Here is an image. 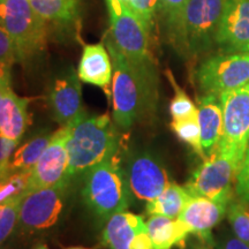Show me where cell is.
Wrapping results in <instances>:
<instances>
[{
    "label": "cell",
    "mask_w": 249,
    "mask_h": 249,
    "mask_svg": "<svg viewBox=\"0 0 249 249\" xmlns=\"http://www.w3.org/2000/svg\"><path fill=\"white\" fill-rule=\"evenodd\" d=\"M133 200L145 202L157 197L171 182L163 160L149 150H127L121 154Z\"/></svg>",
    "instance_id": "30bf717a"
},
{
    "label": "cell",
    "mask_w": 249,
    "mask_h": 249,
    "mask_svg": "<svg viewBox=\"0 0 249 249\" xmlns=\"http://www.w3.org/2000/svg\"><path fill=\"white\" fill-rule=\"evenodd\" d=\"M154 249H172L174 246L185 244L191 232L178 218L152 214L145 222Z\"/></svg>",
    "instance_id": "7402d4cb"
},
{
    "label": "cell",
    "mask_w": 249,
    "mask_h": 249,
    "mask_svg": "<svg viewBox=\"0 0 249 249\" xmlns=\"http://www.w3.org/2000/svg\"><path fill=\"white\" fill-rule=\"evenodd\" d=\"M0 27L13 39L20 62L33 60L46 49L49 28L29 0H0Z\"/></svg>",
    "instance_id": "5b68a950"
},
{
    "label": "cell",
    "mask_w": 249,
    "mask_h": 249,
    "mask_svg": "<svg viewBox=\"0 0 249 249\" xmlns=\"http://www.w3.org/2000/svg\"><path fill=\"white\" fill-rule=\"evenodd\" d=\"M81 198L98 224L114 213L127 210L133 203L121 154L90 169L81 179Z\"/></svg>",
    "instance_id": "3957f363"
},
{
    "label": "cell",
    "mask_w": 249,
    "mask_h": 249,
    "mask_svg": "<svg viewBox=\"0 0 249 249\" xmlns=\"http://www.w3.org/2000/svg\"><path fill=\"white\" fill-rule=\"evenodd\" d=\"M80 77L73 67L55 77L48 91V105L51 116L60 126H71L87 116L82 99Z\"/></svg>",
    "instance_id": "4fadbf2b"
},
{
    "label": "cell",
    "mask_w": 249,
    "mask_h": 249,
    "mask_svg": "<svg viewBox=\"0 0 249 249\" xmlns=\"http://www.w3.org/2000/svg\"><path fill=\"white\" fill-rule=\"evenodd\" d=\"M166 76L169 79L171 86L174 90V96L170 104V114L172 120L189 119V118H197L198 111L195 103L189 98L187 92L178 85L174 79L172 71L167 70Z\"/></svg>",
    "instance_id": "d4e9b609"
},
{
    "label": "cell",
    "mask_w": 249,
    "mask_h": 249,
    "mask_svg": "<svg viewBox=\"0 0 249 249\" xmlns=\"http://www.w3.org/2000/svg\"><path fill=\"white\" fill-rule=\"evenodd\" d=\"M34 98L21 97L12 88V76L0 80V133L20 142L31 124L29 105Z\"/></svg>",
    "instance_id": "9a60e30c"
},
{
    "label": "cell",
    "mask_w": 249,
    "mask_h": 249,
    "mask_svg": "<svg viewBox=\"0 0 249 249\" xmlns=\"http://www.w3.org/2000/svg\"><path fill=\"white\" fill-rule=\"evenodd\" d=\"M234 192L236 197L249 204V147L236 173Z\"/></svg>",
    "instance_id": "4dcf8cb0"
},
{
    "label": "cell",
    "mask_w": 249,
    "mask_h": 249,
    "mask_svg": "<svg viewBox=\"0 0 249 249\" xmlns=\"http://www.w3.org/2000/svg\"><path fill=\"white\" fill-rule=\"evenodd\" d=\"M129 249H154L150 236L148 234L147 230L138 233L133 241L130 242Z\"/></svg>",
    "instance_id": "e575fe53"
},
{
    "label": "cell",
    "mask_w": 249,
    "mask_h": 249,
    "mask_svg": "<svg viewBox=\"0 0 249 249\" xmlns=\"http://www.w3.org/2000/svg\"><path fill=\"white\" fill-rule=\"evenodd\" d=\"M31 249H50L48 245L44 244V242H39V244H36Z\"/></svg>",
    "instance_id": "8d00e7d4"
},
{
    "label": "cell",
    "mask_w": 249,
    "mask_h": 249,
    "mask_svg": "<svg viewBox=\"0 0 249 249\" xmlns=\"http://www.w3.org/2000/svg\"><path fill=\"white\" fill-rule=\"evenodd\" d=\"M0 62H7L11 65L20 62L17 46L2 27H0Z\"/></svg>",
    "instance_id": "1f68e13d"
},
{
    "label": "cell",
    "mask_w": 249,
    "mask_h": 249,
    "mask_svg": "<svg viewBox=\"0 0 249 249\" xmlns=\"http://www.w3.org/2000/svg\"><path fill=\"white\" fill-rule=\"evenodd\" d=\"M248 147H249V142H248Z\"/></svg>",
    "instance_id": "b9f144b4"
},
{
    "label": "cell",
    "mask_w": 249,
    "mask_h": 249,
    "mask_svg": "<svg viewBox=\"0 0 249 249\" xmlns=\"http://www.w3.org/2000/svg\"><path fill=\"white\" fill-rule=\"evenodd\" d=\"M71 126H60L52 134L49 144L40 155L39 160L31 170L24 194L57 185L67 178L70 156L67 150V140Z\"/></svg>",
    "instance_id": "7c38bea8"
},
{
    "label": "cell",
    "mask_w": 249,
    "mask_h": 249,
    "mask_svg": "<svg viewBox=\"0 0 249 249\" xmlns=\"http://www.w3.org/2000/svg\"><path fill=\"white\" fill-rule=\"evenodd\" d=\"M229 203L213 201L202 196H192L178 219L189 230L191 234L213 241V229L222 223Z\"/></svg>",
    "instance_id": "2e32d148"
},
{
    "label": "cell",
    "mask_w": 249,
    "mask_h": 249,
    "mask_svg": "<svg viewBox=\"0 0 249 249\" xmlns=\"http://www.w3.org/2000/svg\"><path fill=\"white\" fill-rule=\"evenodd\" d=\"M223 107V134L216 150L242 161L249 142V83L219 95Z\"/></svg>",
    "instance_id": "8fae6325"
},
{
    "label": "cell",
    "mask_w": 249,
    "mask_h": 249,
    "mask_svg": "<svg viewBox=\"0 0 249 249\" xmlns=\"http://www.w3.org/2000/svg\"><path fill=\"white\" fill-rule=\"evenodd\" d=\"M18 141L9 140L0 133V166H2L18 145Z\"/></svg>",
    "instance_id": "836d02e7"
},
{
    "label": "cell",
    "mask_w": 249,
    "mask_h": 249,
    "mask_svg": "<svg viewBox=\"0 0 249 249\" xmlns=\"http://www.w3.org/2000/svg\"><path fill=\"white\" fill-rule=\"evenodd\" d=\"M128 6L149 33L152 34L156 18L158 17V0H132Z\"/></svg>",
    "instance_id": "f546056e"
},
{
    "label": "cell",
    "mask_w": 249,
    "mask_h": 249,
    "mask_svg": "<svg viewBox=\"0 0 249 249\" xmlns=\"http://www.w3.org/2000/svg\"><path fill=\"white\" fill-rule=\"evenodd\" d=\"M214 249H249V246L233 234L231 230H223L214 236Z\"/></svg>",
    "instance_id": "d6a6232c"
},
{
    "label": "cell",
    "mask_w": 249,
    "mask_h": 249,
    "mask_svg": "<svg viewBox=\"0 0 249 249\" xmlns=\"http://www.w3.org/2000/svg\"><path fill=\"white\" fill-rule=\"evenodd\" d=\"M227 220L236 238L249 246V204L233 197L227 207Z\"/></svg>",
    "instance_id": "484cf974"
},
{
    "label": "cell",
    "mask_w": 249,
    "mask_h": 249,
    "mask_svg": "<svg viewBox=\"0 0 249 249\" xmlns=\"http://www.w3.org/2000/svg\"><path fill=\"white\" fill-rule=\"evenodd\" d=\"M36 13L44 20L49 33L74 38L81 22L80 0H29Z\"/></svg>",
    "instance_id": "e0dca14e"
},
{
    "label": "cell",
    "mask_w": 249,
    "mask_h": 249,
    "mask_svg": "<svg viewBox=\"0 0 249 249\" xmlns=\"http://www.w3.org/2000/svg\"><path fill=\"white\" fill-rule=\"evenodd\" d=\"M214 240L209 241L202 239L200 236L191 234L186 239V249H214L213 247Z\"/></svg>",
    "instance_id": "d590c367"
},
{
    "label": "cell",
    "mask_w": 249,
    "mask_h": 249,
    "mask_svg": "<svg viewBox=\"0 0 249 249\" xmlns=\"http://www.w3.org/2000/svg\"><path fill=\"white\" fill-rule=\"evenodd\" d=\"M240 164L233 155L216 150L192 173L185 188L192 196L230 203L235 194V177Z\"/></svg>",
    "instance_id": "ba28073f"
},
{
    "label": "cell",
    "mask_w": 249,
    "mask_h": 249,
    "mask_svg": "<svg viewBox=\"0 0 249 249\" xmlns=\"http://www.w3.org/2000/svg\"><path fill=\"white\" fill-rule=\"evenodd\" d=\"M110 20L107 35L133 65L157 68L151 53V34L128 5L121 0H105Z\"/></svg>",
    "instance_id": "8992f818"
},
{
    "label": "cell",
    "mask_w": 249,
    "mask_h": 249,
    "mask_svg": "<svg viewBox=\"0 0 249 249\" xmlns=\"http://www.w3.org/2000/svg\"><path fill=\"white\" fill-rule=\"evenodd\" d=\"M219 52H244L249 45V0H226L218 29Z\"/></svg>",
    "instance_id": "5bb4252c"
},
{
    "label": "cell",
    "mask_w": 249,
    "mask_h": 249,
    "mask_svg": "<svg viewBox=\"0 0 249 249\" xmlns=\"http://www.w3.org/2000/svg\"><path fill=\"white\" fill-rule=\"evenodd\" d=\"M66 249H93V248H87V247H80V246H74V247H68Z\"/></svg>",
    "instance_id": "74e56055"
},
{
    "label": "cell",
    "mask_w": 249,
    "mask_h": 249,
    "mask_svg": "<svg viewBox=\"0 0 249 249\" xmlns=\"http://www.w3.org/2000/svg\"><path fill=\"white\" fill-rule=\"evenodd\" d=\"M71 185L66 178L57 185L28 193L21 202L17 227L18 234H42L54 229L64 213Z\"/></svg>",
    "instance_id": "52a82bcc"
},
{
    "label": "cell",
    "mask_w": 249,
    "mask_h": 249,
    "mask_svg": "<svg viewBox=\"0 0 249 249\" xmlns=\"http://www.w3.org/2000/svg\"><path fill=\"white\" fill-rule=\"evenodd\" d=\"M192 195L187 192L185 186L171 181L166 188L157 197L145 203V213L149 216L160 214L169 218H178Z\"/></svg>",
    "instance_id": "603a6c76"
},
{
    "label": "cell",
    "mask_w": 249,
    "mask_h": 249,
    "mask_svg": "<svg viewBox=\"0 0 249 249\" xmlns=\"http://www.w3.org/2000/svg\"><path fill=\"white\" fill-rule=\"evenodd\" d=\"M52 134L53 132L40 133L15 149L8 160L0 166V181L15 173L29 172L33 170L46 145L49 144Z\"/></svg>",
    "instance_id": "44dd1931"
},
{
    "label": "cell",
    "mask_w": 249,
    "mask_h": 249,
    "mask_svg": "<svg viewBox=\"0 0 249 249\" xmlns=\"http://www.w3.org/2000/svg\"><path fill=\"white\" fill-rule=\"evenodd\" d=\"M147 230L142 216L124 210L114 213L104 223L101 244L107 249H129L138 233Z\"/></svg>",
    "instance_id": "ffe728a7"
},
{
    "label": "cell",
    "mask_w": 249,
    "mask_h": 249,
    "mask_svg": "<svg viewBox=\"0 0 249 249\" xmlns=\"http://www.w3.org/2000/svg\"><path fill=\"white\" fill-rule=\"evenodd\" d=\"M187 2L188 0H158V17L163 21L165 31L173 48L179 38Z\"/></svg>",
    "instance_id": "cb8c5ba5"
},
{
    "label": "cell",
    "mask_w": 249,
    "mask_h": 249,
    "mask_svg": "<svg viewBox=\"0 0 249 249\" xmlns=\"http://www.w3.org/2000/svg\"><path fill=\"white\" fill-rule=\"evenodd\" d=\"M245 51H248V52H249V45L247 46V48H246V50H245ZM245 51H244V52H245Z\"/></svg>",
    "instance_id": "ab89813d"
},
{
    "label": "cell",
    "mask_w": 249,
    "mask_h": 249,
    "mask_svg": "<svg viewBox=\"0 0 249 249\" xmlns=\"http://www.w3.org/2000/svg\"><path fill=\"white\" fill-rule=\"evenodd\" d=\"M121 1H123V2H124V4L129 5V4H130V2H132V0H121Z\"/></svg>",
    "instance_id": "f35d334b"
},
{
    "label": "cell",
    "mask_w": 249,
    "mask_h": 249,
    "mask_svg": "<svg viewBox=\"0 0 249 249\" xmlns=\"http://www.w3.org/2000/svg\"><path fill=\"white\" fill-rule=\"evenodd\" d=\"M31 171L15 173L0 181V203L20 194H24Z\"/></svg>",
    "instance_id": "f1b7e54d"
},
{
    "label": "cell",
    "mask_w": 249,
    "mask_h": 249,
    "mask_svg": "<svg viewBox=\"0 0 249 249\" xmlns=\"http://www.w3.org/2000/svg\"><path fill=\"white\" fill-rule=\"evenodd\" d=\"M226 0H188L174 49L185 58L208 53L216 38Z\"/></svg>",
    "instance_id": "277c9868"
},
{
    "label": "cell",
    "mask_w": 249,
    "mask_h": 249,
    "mask_svg": "<svg viewBox=\"0 0 249 249\" xmlns=\"http://www.w3.org/2000/svg\"><path fill=\"white\" fill-rule=\"evenodd\" d=\"M77 75L82 82L98 87L111 95L113 65L105 43L86 44L77 67Z\"/></svg>",
    "instance_id": "ac0fdd59"
},
{
    "label": "cell",
    "mask_w": 249,
    "mask_h": 249,
    "mask_svg": "<svg viewBox=\"0 0 249 249\" xmlns=\"http://www.w3.org/2000/svg\"><path fill=\"white\" fill-rule=\"evenodd\" d=\"M202 95H216L249 83V52H219L202 60L195 71Z\"/></svg>",
    "instance_id": "9c48e42d"
},
{
    "label": "cell",
    "mask_w": 249,
    "mask_h": 249,
    "mask_svg": "<svg viewBox=\"0 0 249 249\" xmlns=\"http://www.w3.org/2000/svg\"><path fill=\"white\" fill-rule=\"evenodd\" d=\"M26 194H20L0 203V246L17 231L21 202Z\"/></svg>",
    "instance_id": "4316f807"
},
{
    "label": "cell",
    "mask_w": 249,
    "mask_h": 249,
    "mask_svg": "<svg viewBox=\"0 0 249 249\" xmlns=\"http://www.w3.org/2000/svg\"><path fill=\"white\" fill-rule=\"evenodd\" d=\"M197 119L205 158L213 155L223 134V107L219 96L202 95L197 99Z\"/></svg>",
    "instance_id": "d6986e66"
},
{
    "label": "cell",
    "mask_w": 249,
    "mask_h": 249,
    "mask_svg": "<svg viewBox=\"0 0 249 249\" xmlns=\"http://www.w3.org/2000/svg\"><path fill=\"white\" fill-rule=\"evenodd\" d=\"M171 129L182 142L187 144L197 154L202 160H204L205 155L202 147L201 141V128L197 118H189L182 120H172Z\"/></svg>",
    "instance_id": "83f0119b"
},
{
    "label": "cell",
    "mask_w": 249,
    "mask_h": 249,
    "mask_svg": "<svg viewBox=\"0 0 249 249\" xmlns=\"http://www.w3.org/2000/svg\"><path fill=\"white\" fill-rule=\"evenodd\" d=\"M0 249H6V248L4 247V245H2V246H0Z\"/></svg>",
    "instance_id": "60d3db41"
},
{
    "label": "cell",
    "mask_w": 249,
    "mask_h": 249,
    "mask_svg": "<svg viewBox=\"0 0 249 249\" xmlns=\"http://www.w3.org/2000/svg\"><path fill=\"white\" fill-rule=\"evenodd\" d=\"M104 43L113 65L112 119L121 132H127L139 121L154 114L158 98L157 68L133 65L108 35L104 37Z\"/></svg>",
    "instance_id": "6da1fadb"
},
{
    "label": "cell",
    "mask_w": 249,
    "mask_h": 249,
    "mask_svg": "<svg viewBox=\"0 0 249 249\" xmlns=\"http://www.w3.org/2000/svg\"><path fill=\"white\" fill-rule=\"evenodd\" d=\"M67 150V179L79 182L93 166L121 154L123 134L107 113L87 114L71 126Z\"/></svg>",
    "instance_id": "7a4b0ae2"
}]
</instances>
